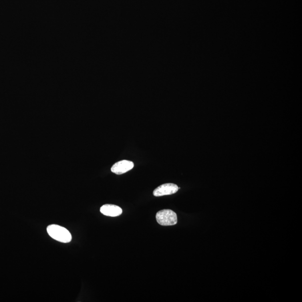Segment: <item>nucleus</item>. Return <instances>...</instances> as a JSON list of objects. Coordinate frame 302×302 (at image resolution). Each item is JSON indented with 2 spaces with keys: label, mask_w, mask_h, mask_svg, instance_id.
Masks as SVG:
<instances>
[{
  "label": "nucleus",
  "mask_w": 302,
  "mask_h": 302,
  "mask_svg": "<svg viewBox=\"0 0 302 302\" xmlns=\"http://www.w3.org/2000/svg\"><path fill=\"white\" fill-rule=\"evenodd\" d=\"M47 230L49 235L55 240L62 243H69L72 240L70 232L62 226L51 225L48 226Z\"/></svg>",
  "instance_id": "f257e3e1"
},
{
  "label": "nucleus",
  "mask_w": 302,
  "mask_h": 302,
  "mask_svg": "<svg viewBox=\"0 0 302 302\" xmlns=\"http://www.w3.org/2000/svg\"><path fill=\"white\" fill-rule=\"evenodd\" d=\"M156 218L158 224L161 226H174L177 222L176 213L170 209L160 210L157 213Z\"/></svg>",
  "instance_id": "f03ea898"
},
{
  "label": "nucleus",
  "mask_w": 302,
  "mask_h": 302,
  "mask_svg": "<svg viewBox=\"0 0 302 302\" xmlns=\"http://www.w3.org/2000/svg\"><path fill=\"white\" fill-rule=\"evenodd\" d=\"M177 185L173 183L164 184L159 186L158 188L153 191V194L154 197H162L169 196L176 194L178 189Z\"/></svg>",
  "instance_id": "7ed1b4c3"
},
{
  "label": "nucleus",
  "mask_w": 302,
  "mask_h": 302,
  "mask_svg": "<svg viewBox=\"0 0 302 302\" xmlns=\"http://www.w3.org/2000/svg\"><path fill=\"white\" fill-rule=\"evenodd\" d=\"M134 163L128 160L119 161L112 166V172L117 175L125 174L134 168Z\"/></svg>",
  "instance_id": "20e7f679"
},
{
  "label": "nucleus",
  "mask_w": 302,
  "mask_h": 302,
  "mask_svg": "<svg viewBox=\"0 0 302 302\" xmlns=\"http://www.w3.org/2000/svg\"><path fill=\"white\" fill-rule=\"evenodd\" d=\"M101 212L104 215L109 217L120 216L123 210L119 206L113 204H105L101 208Z\"/></svg>",
  "instance_id": "39448f33"
}]
</instances>
